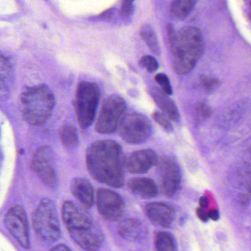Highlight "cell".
I'll return each instance as SVG.
<instances>
[{
	"label": "cell",
	"mask_w": 251,
	"mask_h": 251,
	"mask_svg": "<svg viewBox=\"0 0 251 251\" xmlns=\"http://www.w3.org/2000/svg\"><path fill=\"white\" fill-rule=\"evenodd\" d=\"M123 149L115 141H98L86 153V164L92 177L100 183L114 188L124 185Z\"/></svg>",
	"instance_id": "cell-1"
},
{
	"label": "cell",
	"mask_w": 251,
	"mask_h": 251,
	"mask_svg": "<svg viewBox=\"0 0 251 251\" xmlns=\"http://www.w3.org/2000/svg\"><path fill=\"white\" fill-rule=\"evenodd\" d=\"M167 34L175 72L179 75L189 74L203 52L202 33L199 29L192 26L184 27L176 31L173 26L168 24Z\"/></svg>",
	"instance_id": "cell-2"
},
{
	"label": "cell",
	"mask_w": 251,
	"mask_h": 251,
	"mask_svg": "<svg viewBox=\"0 0 251 251\" xmlns=\"http://www.w3.org/2000/svg\"><path fill=\"white\" fill-rule=\"evenodd\" d=\"M62 217L70 236L80 248L89 251L101 248L103 233L85 208L73 201H66Z\"/></svg>",
	"instance_id": "cell-3"
},
{
	"label": "cell",
	"mask_w": 251,
	"mask_h": 251,
	"mask_svg": "<svg viewBox=\"0 0 251 251\" xmlns=\"http://www.w3.org/2000/svg\"><path fill=\"white\" fill-rule=\"evenodd\" d=\"M25 120L33 126L45 124L53 111L55 97L45 85L29 88L22 95Z\"/></svg>",
	"instance_id": "cell-4"
},
{
	"label": "cell",
	"mask_w": 251,
	"mask_h": 251,
	"mask_svg": "<svg viewBox=\"0 0 251 251\" xmlns=\"http://www.w3.org/2000/svg\"><path fill=\"white\" fill-rule=\"evenodd\" d=\"M33 226L38 238L44 243H54L59 239V219L51 200L44 198L40 201L33 214Z\"/></svg>",
	"instance_id": "cell-5"
},
{
	"label": "cell",
	"mask_w": 251,
	"mask_h": 251,
	"mask_svg": "<svg viewBox=\"0 0 251 251\" xmlns=\"http://www.w3.org/2000/svg\"><path fill=\"white\" fill-rule=\"evenodd\" d=\"M100 100V91L95 83L81 82L77 86L75 98V111L80 127H90L96 117Z\"/></svg>",
	"instance_id": "cell-6"
},
{
	"label": "cell",
	"mask_w": 251,
	"mask_h": 251,
	"mask_svg": "<svg viewBox=\"0 0 251 251\" xmlns=\"http://www.w3.org/2000/svg\"><path fill=\"white\" fill-rule=\"evenodd\" d=\"M117 130L125 142L137 145L143 143L151 137L152 126L145 116L132 112L125 114Z\"/></svg>",
	"instance_id": "cell-7"
},
{
	"label": "cell",
	"mask_w": 251,
	"mask_h": 251,
	"mask_svg": "<svg viewBox=\"0 0 251 251\" xmlns=\"http://www.w3.org/2000/svg\"><path fill=\"white\" fill-rule=\"evenodd\" d=\"M126 104L118 95H112L105 100L96 123L98 133L110 134L118 129L119 126L126 114Z\"/></svg>",
	"instance_id": "cell-8"
},
{
	"label": "cell",
	"mask_w": 251,
	"mask_h": 251,
	"mask_svg": "<svg viewBox=\"0 0 251 251\" xmlns=\"http://www.w3.org/2000/svg\"><path fill=\"white\" fill-rule=\"evenodd\" d=\"M157 176L161 193L167 197L176 195L181 185V173L174 158L161 157L157 161Z\"/></svg>",
	"instance_id": "cell-9"
},
{
	"label": "cell",
	"mask_w": 251,
	"mask_h": 251,
	"mask_svg": "<svg viewBox=\"0 0 251 251\" xmlns=\"http://www.w3.org/2000/svg\"><path fill=\"white\" fill-rule=\"evenodd\" d=\"M5 223L10 233L23 248H30L28 220L21 205H14L8 211L5 215Z\"/></svg>",
	"instance_id": "cell-10"
},
{
	"label": "cell",
	"mask_w": 251,
	"mask_h": 251,
	"mask_svg": "<svg viewBox=\"0 0 251 251\" xmlns=\"http://www.w3.org/2000/svg\"><path fill=\"white\" fill-rule=\"evenodd\" d=\"M97 206L100 215L108 221L120 220L125 211L124 201L117 192L108 189H98Z\"/></svg>",
	"instance_id": "cell-11"
},
{
	"label": "cell",
	"mask_w": 251,
	"mask_h": 251,
	"mask_svg": "<svg viewBox=\"0 0 251 251\" xmlns=\"http://www.w3.org/2000/svg\"><path fill=\"white\" fill-rule=\"evenodd\" d=\"M31 167L45 184L50 187H54L57 184L58 178L55 160L50 148L48 147L39 148L33 157Z\"/></svg>",
	"instance_id": "cell-12"
},
{
	"label": "cell",
	"mask_w": 251,
	"mask_h": 251,
	"mask_svg": "<svg viewBox=\"0 0 251 251\" xmlns=\"http://www.w3.org/2000/svg\"><path fill=\"white\" fill-rule=\"evenodd\" d=\"M158 155L152 149L140 150L123 157V167L128 173L144 174L156 165Z\"/></svg>",
	"instance_id": "cell-13"
},
{
	"label": "cell",
	"mask_w": 251,
	"mask_h": 251,
	"mask_svg": "<svg viewBox=\"0 0 251 251\" xmlns=\"http://www.w3.org/2000/svg\"><path fill=\"white\" fill-rule=\"evenodd\" d=\"M145 212L148 219L155 226L170 227L176 220V211L169 205L161 202L148 203L145 206Z\"/></svg>",
	"instance_id": "cell-14"
},
{
	"label": "cell",
	"mask_w": 251,
	"mask_h": 251,
	"mask_svg": "<svg viewBox=\"0 0 251 251\" xmlns=\"http://www.w3.org/2000/svg\"><path fill=\"white\" fill-rule=\"evenodd\" d=\"M117 232L123 239L130 242H141L148 236V228L140 220L127 218L120 222Z\"/></svg>",
	"instance_id": "cell-15"
},
{
	"label": "cell",
	"mask_w": 251,
	"mask_h": 251,
	"mask_svg": "<svg viewBox=\"0 0 251 251\" xmlns=\"http://www.w3.org/2000/svg\"><path fill=\"white\" fill-rule=\"evenodd\" d=\"M72 192L83 208H90L93 206L95 191L89 180L82 177L75 179L72 185Z\"/></svg>",
	"instance_id": "cell-16"
},
{
	"label": "cell",
	"mask_w": 251,
	"mask_h": 251,
	"mask_svg": "<svg viewBox=\"0 0 251 251\" xmlns=\"http://www.w3.org/2000/svg\"><path fill=\"white\" fill-rule=\"evenodd\" d=\"M129 189L137 196L151 199L158 194L156 183L149 177H133L127 183Z\"/></svg>",
	"instance_id": "cell-17"
},
{
	"label": "cell",
	"mask_w": 251,
	"mask_h": 251,
	"mask_svg": "<svg viewBox=\"0 0 251 251\" xmlns=\"http://www.w3.org/2000/svg\"><path fill=\"white\" fill-rule=\"evenodd\" d=\"M151 95L155 103L170 120L176 123H179L180 114L178 110L176 104L171 100L169 99L167 95H166L161 89L156 87H153L151 89Z\"/></svg>",
	"instance_id": "cell-18"
},
{
	"label": "cell",
	"mask_w": 251,
	"mask_h": 251,
	"mask_svg": "<svg viewBox=\"0 0 251 251\" xmlns=\"http://www.w3.org/2000/svg\"><path fill=\"white\" fill-rule=\"evenodd\" d=\"M14 82V73L9 61L0 54V97L8 93Z\"/></svg>",
	"instance_id": "cell-19"
},
{
	"label": "cell",
	"mask_w": 251,
	"mask_h": 251,
	"mask_svg": "<svg viewBox=\"0 0 251 251\" xmlns=\"http://www.w3.org/2000/svg\"><path fill=\"white\" fill-rule=\"evenodd\" d=\"M196 3L194 0H175L170 5V11L173 17L183 20L190 14Z\"/></svg>",
	"instance_id": "cell-20"
},
{
	"label": "cell",
	"mask_w": 251,
	"mask_h": 251,
	"mask_svg": "<svg viewBox=\"0 0 251 251\" xmlns=\"http://www.w3.org/2000/svg\"><path fill=\"white\" fill-rule=\"evenodd\" d=\"M155 248L157 251H176L177 243L171 233L158 231L155 236Z\"/></svg>",
	"instance_id": "cell-21"
},
{
	"label": "cell",
	"mask_w": 251,
	"mask_h": 251,
	"mask_svg": "<svg viewBox=\"0 0 251 251\" xmlns=\"http://www.w3.org/2000/svg\"><path fill=\"white\" fill-rule=\"evenodd\" d=\"M141 37L145 41L148 48L155 55H160L161 47L157 39L156 35L152 27L150 25L145 24L140 30Z\"/></svg>",
	"instance_id": "cell-22"
},
{
	"label": "cell",
	"mask_w": 251,
	"mask_h": 251,
	"mask_svg": "<svg viewBox=\"0 0 251 251\" xmlns=\"http://www.w3.org/2000/svg\"><path fill=\"white\" fill-rule=\"evenodd\" d=\"M61 138L67 148H75L78 144V133L74 126L70 125L64 126L61 129Z\"/></svg>",
	"instance_id": "cell-23"
},
{
	"label": "cell",
	"mask_w": 251,
	"mask_h": 251,
	"mask_svg": "<svg viewBox=\"0 0 251 251\" xmlns=\"http://www.w3.org/2000/svg\"><path fill=\"white\" fill-rule=\"evenodd\" d=\"M155 80L157 83L159 85L160 87H161V90L166 95L169 96V95H171L173 94V89H172L170 79L165 74L159 73V74L156 75Z\"/></svg>",
	"instance_id": "cell-24"
},
{
	"label": "cell",
	"mask_w": 251,
	"mask_h": 251,
	"mask_svg": "<svg viewBox=\"0 0 251 251\" xmlns=\"http://www.w3.org/2000/svg\"><path fill=\"white\" fill-rule=\"evenodd\" d=\"M195 118L198 122L204 121L211 117L212 114V111L211 108L204 103V102H199L195 108Z\"/></svg>",
	"instance_id": "cell-25"
},
{
	"label": "cell",
	"mask_w": 251,
	"mask_h": 251,
	"mask_svg": "<svg viewBox=\"0 0 251 251\" xmlns=\"http://www.w3.org/2000/svg\"><path fill=\"white\" fill-rule=\"evenodd\" d=\"M139 63L143 68L146 69L148 73H154L158 68V61L151 55H145V56L142 57Z\"/></svg>",
	"instance_id": "cell-26"
},
{
	"label": "cell",
	"mask_w": 251,
	"mask_h": 251,
	"mask_svg": "<svg viewBox=\"0 0 251 251\" xmlns=\"http://www.w3.org/2000/svg\"><path fill=\"white\" fill-rule=\"evenodd\" d=\"M152 119H153L162 128H164V130L167 131V133H171V132L173 131V127L171 123L166 118L165 116L163 115L161 113L158 112V111H155V112L152 114Z\"/></svg>",
	"instance_id": "cell-27"
},
{
	"label": "cell",
	"mask_w": 251,
	"mask_h": 251,
	"mask_svg": "<svg viewBox=\"0 0 251 251\" xmlns=\"http://www.w3.org/2000/svg\"><path fill=\"white\" fill-rule=\"evenodd\" d=\"M218 84L219 80L215 77L205 75H202L200 77V85L205 90H212Z\"/></svg>",
	"instance_id": "cell-28"
},
{
	"label": "cell",
	"mask_w": 251,
	"mask_h": 251,
	"mask_svg": "<svg viewBox=\"0 0 251 251\" xmlns=\"http://www.w3.org/2000/svg\"><path fill=\"white\" fill-rule=\"evenodd\" d=\"M133 12V1H123L122 3L120 15L123 17H129Z\"/></svg>",
	"instance_id": "cell-29"
},
{
	"label": "cell",
	"mask_w": 251,
	"mask_h": 251,
	"mask_svg": "<svg viewBox=\"0 0 251 251\" xmlns=\"http://www.w3.org/2000/svg\"><path fill=\"white\" fill-rule=\"evenodd\" d=\"M196 214L198 218H199L201 221L204 222V223H207L208 220H209L208 217V214L205 213V211H204V209H202V208H197Z\"/></svg>",
	"instance_id": "cell-30"
},
{
	"label": "cell",
	"mask_w": 251,
	"mask_h": 251,
	"mask_svg": "<svg viewBox=\"0 0 251 251\" xmlns=\"http://www.w3.org/2000/svg\"><path fill=\"white\" fill-rule=\"evenodd\" d=\"M208 219H211V220H214V221H217V220H220V212L217 209L211 210L208 212Z\"/></svg>",
	"instance_id": "cell-31"
},
{
	"label": "cell",
	"mask_w": 251,
	"mask_h": 251,
	"mask_svg": "<svg viewBox=\"0 0 251 251\" xmlns=\"http://www.w3.org/2000/svg\"><path fill=\"white\" fill-rule=\"evenodd\" d=\"M199 202L201 208L205 209V208H208V205H209V199L206 196H202L200 198Z\"/></svg>",
	"instance_id": "cell-32"
},
{
	"label": "cell",
	"mask_w": 251,
	"mask_h": 251,
	"mask_svg": "<svg viewBox=\"0 0 251 251\" xmlns=\"http://www.w3.org/2000/svg\"><path fill=\"white\" fill-rule=\"evenodd\" d=\"M50 251H72L68 247L64 245H58L54 247Z\"/></svg>",
	"instance_id": "cell-33"
}]
</instances>
